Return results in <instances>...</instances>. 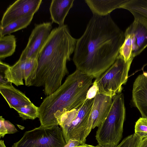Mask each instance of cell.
Returning a JSON list of instances; mask_svg holds the SVG:
<instances>
[{"instance_id": "obj_1", "label": "cell", "mask_w": 147, "mask_h": 147, "mask_svg": "<svg viewBox=\"0 0 147 147\" xmlns=\"http://www.w3.org/2000/svg\"><path fill=\"white\" fill-rule=\"evenodd\" d=\"M124 40L110 14L93 15L77 39L73 58L76 69L97 78L114 63Z\"/></svg>"}, {"instance_id": "obj_2", "label": "cell", "mask_w": 147, "mask_h": 147, "mask_svg": "<svg viewBox=\"0 0 147 147\" xmlns=\"http://www.w3.org/2000/svg\"><path fill=\"white\" fill-rule=\"evenodd\" d=\"M77 40L66 24L53 29L38 57L36 77L31 86L42 87L46 96L56 91L68 73L67 63L74 52Z\"/></svg>"}, {"instance_id": "obj_3", "label": "cell", "mask_w": 147, "mask_h": 147, "mask_svg": "<svg viewBox=\"0 0 147 147\" xmlns=\"http://www.w3.org/2000/svg\"><path fill=\"white\" fill-rule=\"evenodd\" d=\"M94 78L77 69L69 75L56 91L44 99L39 107L40 126L59 125L58 121L63 114L81 107L87 99Z\"/></svg>"}, {"instance_id": "obj_4", "label": "cell", "mask_w": 147, "mask_h": 147, "mask_svg": "<svg viewBox=\"0 0 147 147\" xmlns=\"http://www.w3.org/2000/svg\"><path fill=\"white\" fill-rule=\"evenodd\" d=\"M125 117L124 96L121 92L112 97V103L106 118L98 127L95 136L98 145L103 147L117 146L122 137Z\"/></svg>"}, {"instance_id": "obj_5", "label": "cell", "mask_w": 147, "mask_h": 147, "mask_svg": "<svg viewBox=\"0 0 147 147\" xmlns=\"http://www.w3.org/2000/svg\"><path fill=\"white\" fill-rule=\"evenodd\" d=\"M94 98L86 99L78 108L66 112L60 117L58 123L67 143L70 139L86 144L89 117Z\"/></svg>"}, {"instance_id": "obj_6", "label": "cell", "mask_w": 147, "mask_h": 147, "mask_svg": "<svg viewBox=\"0 0 147 147\" xmlns=\"http://www.w3.org/2000/svg\"><path fill=\"white\" fill-rule=\"evenodd\" d=\"M134 58L131 57L125 62L119 55L113 64L96 78L93 82L98 87L97 93L112 97L117 94L121 92L122 85L127 82Z\"/></svg>"}, {"instance_id": "obj_7", "label": "cell", "mask_w": 147, "mask_h": 147, "mask_svg": "<svg viewBox=\"0 0 147 147\" xmlns=\"http://www.w3.org/2000/svg\"><path fill=\"white\" fill-rule=\"evenodd\" d=\"M66 144L59 125L40 126L25 132L12 147H64Z\"/></svg>"}, {"instance_id": "obj_8", "label": "cell", "mask_w": 147, "mask_h": 147, "mask_svg": "<svg viewBox=\"0 0 147 147\" xmlns=\"http://www.w3.org/2000/svg\"><path fill=\"white\" fill-rule=\"evenodd\" d=\"M124 34L125 40L119 55L126 62L138 55L147 47V29L142 24L134 20Z\"/></svg>"}, {"instance_id": "obj_9", "label": "cell", "mask_w": 147, "mask_h": 147, "mask_svg": "<svg viewBox=\"0 0 147 147\" xmlns=\"http://www.w3.org/2000/svg\"><path fill=\"white\" fill-rule=\"evenodd\" d=\"M52 28V23L50 22L35 25L26 47L22 51L19 60L37 59L40 51L51 33Z\"/></svg>"}, {"instance_id": "obj_10", "label": "cell", "mask_w": 147, "mask_h": 147, "mask_svg": "<svg viewBox=\"0 0 147 147\" xmlns=\"http://www.w3.org/2000/svg\"><path fill=\"white\" fill-rule=\"evenodd\" d=\"M42 0H18L11 5L3 13L0 22L2 28L22 17L34 15L38 11Z\"/></svg>"}, {"instance_id": "obj_11", "label": "cell", "mask_w": 147, "mask_h": 147, "mask_svg": "<svg viewBox=\"0 0 147 147\" xmlns=\"http://www.w3.org/2000/svg\"><path fill=\"white\" fill-rule=\"evenodd\" d=\"M112 103V97L97 93L89 117L87 136L92 129L98 127L104 120L110 110Z\"/></svg>"}, {"instance_id": "obj_12", "label": "cell", "mask_w": 147, "mask_h": 147, "mask_svg": "<svg viewBox=\"0 0 147 147\" xmlns=\"http://www.w3.org/2000/svg\"><path fill=\"white\" fill-rule=\"evenodd\" d=\"M132 100L142 117L147 119V73L144 72L135 79L132 91Z\"/></svg>"}, {"instance_id": "obj_13", "label": "cell", "mask_w": 147, "mask_h": 147, "mask_svg": "<svg viewBox=\"0 0 147 147\" xmlns=\"http://www.w3.org/2000/svg\"><path fill=\"white\" fill-rule=\"evenodd\" d=\"M26 59L18 61L13 66L0 61V79H3L8 82L18 86L24 85L25 66Z\"/></svg>"}, {"instance_id": "obj_14", "label": "cell", "mask_w": 147, "mask_h": 147, "mask_svg": "<svg viewBox=\"0 0 147 147\" xmlns=\"http://www.w3.org/2000/svg\"><path fill=\"white\" fill-rule=\"evenodd\" d=\"M0 92L9 107L15 109L32 103L24 94L9 82L0 85Z\"/></svg>"}, {"instance_id": "obj_15", "label": "cell", "mask_w": 147, "mask_h": 147, "mask_svg": "<svg viewBox=\"0 0 147 147\" xmlns=\"http://www.w3.org/2000/svg\"><path fill=\"white\" fill-rule=\"evenodd\" d=\"M126 0H85L93 15L105 16L113 10L121 8Z\"/></svg>"}, {"instance_id": "obj_16", "label": "cell", "mask_w": 147, "mask_h": 147, "mask_svg": "<svg viewBox=\"0 0 147 147\" xmlns=\"http://www.w3.org/2000/svg\"><path fill=\"white\" fill-rule=\"evenodd\" d=\"M74 0H53L49 8L52 22L64 25L65 19L73 5Z\"/></svg>"}, {"instance_id": "obj_17", "label": "cell", "mask_w": 147, "mask_h": 147, "mask_svg": "<svg viewBox=\"0 0 147 147\" xmlns=\"http://www.w3.org/2000/svg\"><path fill=\"white\" fill-rule=\"evenodd\" d=\"M121 8L129 11L134 20L142 24L147 29V0H126Z\"/></svg>"}, {"instance_id": "obj_18", "label": "cell", "mask_w": 147, "mask_h": 147, "mask_svg": "<svg viewBox=\"0 0 147 147\" xmlns=\"http://www.w3.org/2000/svg\"><path fill=\"white\" fill-rule=\"evenodd\" d=\"M34 15L26 16L19 18L2 28H0V36L11 33L26 28L31 22Z\"/></svg>"}, {"instance_id": "obj_19", "label": "cell", "mask_w": 147, "mask_h": 147, "mask_svg": "<svg viewBox=\"0 0 147 147\" xmlns=\"http://www.w3.org/2000/svg\"><path fill=\"white\" fill-rule=\"evenodd\" d=\"M16 39L13 35L0 36V61L12 55L15 51Z\"/></svg>"}, {"instance_id": "obj_20", "label": "cell", "mask_w": 147, "mask_h": 147, "mask_svg": "<svg viewBox=\"0 0 147 147\" xmlns=\"http://www.w3.org/2000/svg\"><path fill=\"white\" fill-rule=\"evenodd\" d=\"M38 66L37 59L29 58L26 59L24 78L26 86H31L32 82L36 78Z\"/></svg>"}, {"instance_id": "obj_21", "label": "cell", "mask_w": 147, "mask_h": 147, "mask_svg": "<svg viewBox=\"0 0 147 147\" xmlns=\"http://www.w3.org/2000/svg\"><path fill=\"white\" fill-rule=\"evenodd\" d=\"M15 110L24 120L28 119L34 120L39 117V107L36 106L32 102Z\"/></svg>"}, {"instance_id": "obj_22", "label": "cell", "mask_w": 147, "mask_h": 147, "mask_svg": "<svg viewBox=\"0 0 147 147\" xmlns=\"http://www.w3.org/2000/svg\"><path fill=\"white\" fill-rule=\"evenodd\" d=\"M134 133L142 139L147 138V119L140 117L136 122Z\"/></svg>"}, {"instance_id": "obj_23", "label": "cell", "mask_w": 147, "mask_h": 147, "mask_svg": "<svg viewBox=\"0 0 147 147\" xmlns=\"http://www.w3.org/2000/svg\"><path fill=\"white\" fill-rule=\"evenodd\" d=\"M142 139L135 133L132 136L127 147H140Z\"/></svg>"}, {"instance_id": "obj_24", "label": "cell", "mask_w": 147, "mask_h": 147, "mask_svg": "<svg viewBox=\"0 0 147 147\" xmlns=\"http://www.w3.org/2000/svg\"><path fill=\"white\" fill-rule=\"evenodd\" d=\"M98 91L96 84L93 82L92 86L89 88L87 94V99H91L94 98Z\"/></svg>"}, {"instance_id": "obj_25", "label": "cell", "mask_w": 147, "mask_h": 147, "mask_svg": "<svg viewBox=\"0 0 147 147\" xmlns=\"http://www.w3.org/2000/svg\"><path fill=\"white\" fill-rule=\"evenodd\" d=\"M4 123L7 134H14L18 131L15 126L9 121L5 120Z\"/></svg>"}, {"instance_id": "obj_26", "label": "cell", "mask_w": 147, "mask_h": 147, "mask_svg": "<svg viewBox=\"0 0 147 147\" xmlns=\"http://www.w3.org/2000/svg\"><path fill=\"white\" fill-rule=\"evenodd\" d=\"M5 119L2 116L0 117V137L3 138L7 134V131L5 127L4 121Z\"/></svg>"}, {"instance_id": "obj_27", "label": "cell", "mask_w": 147, "mask_h": 147, "mask_svg": "<svg viewBox=\"0 0 147 147\" xmlns=\"http://www.w3.org/2000/svg\"><path fill=\"white\" fill-rule=\"evenodd\" d=\"M132 136L131 134L125 137L115 147H127Z\"/></svg>"}, {"instance_id": "obj_28", "label": "cell", "mask_w": 147, "mask_h": 147, "mask_svg": "<svg viewBox=\"0 0 147 147\" xmlns=\"http://www.w3.org/2000/svg\"><path fill=\"white\" fill-rule=\"evenodd\" d=\"M80 145L78 141L70 139L64 147H78Z\"/></svg>"}, {"instance_id": "obj_29", "label": "cell", "mask_w": 147, "mask_h": 147, "mask_svg": "<svg viewBox=\"0 0 147 147\" xmlns=\"http://www.w3.org/2000/svg\"><path fill=\"white\" fill-rule=\"evenodd\" d=\"M140 147H147V138L142 140Z\"/></svg>"}, {"instance_id": "obj_30", "label": "cell", "mask_w": 147, "mask_h": 147, "mask_svg": "<svg viewBox=\"0 0 147 147\" xmlns=\"http://www.w3.org/2000/svg\"><path fill=\"white\" fill-rule=\"evenodd\" d=\"M78 147H103L100 146L99 145L96 146H94L92 145H88L86 144L81 145L80 144Z\"/></svg>"}, {"instance_id": "obj_31", "label": "cell", "mask_w": 147, "mask_h": 147, "mask_svg": "<svg viewBox=\"0 0 147 147\" xmlns=\"http://www.w3.org/2000/svg\"><path fill=\"white\" fill-rule=\"evenodd\" d=\"M0 147H7L3 140H1L0 141Z\"/></svg>"}, {"instance_id": "obj_32", "label": "cell", "mask_w": 147, "mask_h": 147, "mask_svg": "<svg viewBox=\"0 0 147 147\" xmlns=\"http://www.w3.org/2000/svg\"><path fill=\"white\" fill-rule=\"evenodd\" d=\"M115 146H114V147H115Z\"/></svg>"}]
</instances>
